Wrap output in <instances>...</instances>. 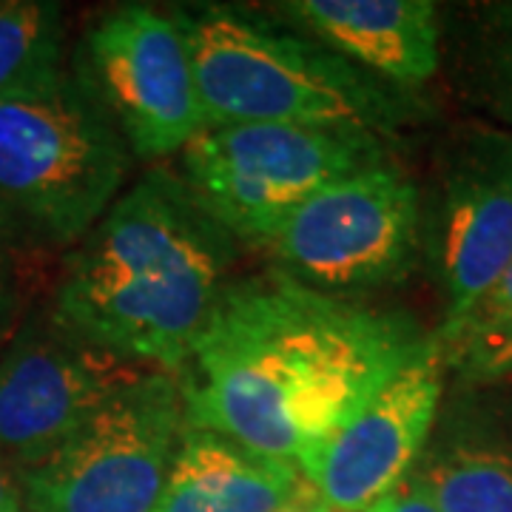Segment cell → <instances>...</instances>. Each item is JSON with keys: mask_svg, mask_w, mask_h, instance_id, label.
Returning <instances> with one entry per match:
<instances>
[{"mask_svg": "<svg viewBox=\"0 0 512 512\" xmlns=\"http://www.w3.org/2000/svg\"><path fill=\"white\" fill-rule=\"evenodd\" d=\"M131 165L80 69L0 97V205L35 248H74L126 191Z\"/></svg>", "mask_w": 512, "mask_h": 512, "instance_id": "obj_4", "label": "cell"}, {"mask_svg": "<svg viewBox=\"0 0 512 512\" xmlns=\"http://www.w3.org/2000/svg\"><path fill=\"white\" fill-rule=\"evenodd\" d=\"M410 476L441 512H512V379L444 390Z\"/></svg>", "mask_w": 512, "mask_h": 512, "instance_id": "obj_12", "label": "cell"}, {"mask_svg": "<svg viewBox=\"0 0 512 512\" xmlns=\"http://www.w3.org/2000/svg\"><path fill=\"white\" fill-rule=\"evenodd\" d=\"M276 512H330L328 507H325V501L316 495V490H313L311 484L305 481V487L299 490V493L293 495L291 501L285 504V507H279Z\"/></svg>", "mask_w": 512, "mask_h": 512, "instance_id": "obj_23", "label": "cell"}, {"mask_svg": "<svg viewBox=\"0 0 512 512\" xmlns=\"http://www.w3.org/2000/svg\"><path fill=\"white\" fill-rule=\"evenodd\" d=\"M507 316H512V262L507 265V271L495 279L493 288L484 293L476 305L458 319L453 328L436 330V336H439L441 342H447V339H456L461 333H470V330L484 328V325H493V322L507 319Z\"/></svg>", "mask_w": 512, "mask_h": 512, "instance_id": "obj_18", "label": "cell"}, {"mask_svg": "<svg viewBox=\"0 0 512 512\" xmlns=\"http://www.w3.org/2000/svg\"><path fill=\"white\" fill-rule=\"evenodd\" d=\"M185 430L177 376L146 370L29 467L26 512H157Z\"/></svg>", "mask_w": 512, "mask_h": 512, "instance_id": "obj_6", "label": "cell"}, {"mask_svg": "<svg viewBox=\"0 0 512 512\" xmlns=\"http://www.w3.org/2000/svg\"><path fill=\"white\" fill-rule=\"evenodd\" d=\"M427 339L407 313L325 296L274 268L231 279L177 373L185 427L305 476Z\"/></svg>", "mask_w": 512, "mask_h": 512, "instance_id": "obj_1", "label": "cell"}, {"mask_svg": "<svg viewBox=\"0 0 512 512\" xmlns=\"http://www.w3.org/2000/svg\"><path fill=\"white\" fill-rule=\"evenodd\" d=\"M237 245L177 171L151 168L69 251L49 308L117 359L177 376L234 279Z\"/></svg>", "mask_w": 512, "mask_h": 512, "instance_id": "obj_2", "label": "cell"}, {"mask_svg": "<svg viewBox=\"0 0 512 512\" xmlns=\"http://www.w3.org/2000/svg\"><path fill=\"white\" fill-rule=\"evenodd\" d=\"M146 370L77 336L49 305L29 308L0 356V461L18 473L49 456Z\"/></svg>", "mask_w": 512, "mask_h": 512, "instance_id": "obj_10", "label": "cell"}, {"mask_svg": "<svg viewBox=\"0 0 512 512\" xmlns=\"http://www.w3.org/2000/svg\"><path fill=\"white\" fill-rule=\"evenodd\" d=\"M421 251L456 325L512 262V131L464 128L441 157L421 202Z\"/></svg>", "mask_w": 512, "mask_h": 512, "instance_id": "obj_9", "label": "cell"}, {"mask_svg": "<svg viewBox=\"0 0 512 512\" xmlns=\"http://www.w3.org/2000/svg\"><path fill=\"white\" fill-rule=\"evenodd\" d=\"M441 350L447 382L490 384L512 379V316L447 339L441 342Z\"/></svg>", "mask_w": 512, "mask_h": 512, "instance_id": "obj_16", "label": "cell"}, {"mask_svg": "<svg viewBox=\"0 0 512 512\" xmlns=\"http://www.w3.org/2000/svg\"><path fill=\"white\" fill-rule=\"evenodd\" d=\"M447 390L436 333L330 439L305 478L330 512H365L416 467Z\"/></svg>", "mask_w": 512, "mask_h": 512, "instance_id": "obj_11", "label": "cell"}, {"mask_svg": "<svg viewBox=\"0 0 512 512\" xmlns=\"http://www.w3.org/2000/svg\"><path fill=\"white\" fill-rule=\"evenodd\" d=\"M174 470L191 478L217 512H276L308 481L288 461L194 427L183 430Z\"/></svg>", "mask_w": 512, "mask_h": 512, "instance_id": "obj_14", "label": "cell"}, {"mask_svg": "<svg viewBox=\"0 0 512 512\" xmlns=\"http://www.w3.org/2000/svg\"><path fill=\"white\" fill-rule=\"evenodd\" d=\"M194 63L202 120L350 128L396 143L413 92L373 77L288 20L239 3L171 6Z\"/></svg>", "mask_w": 512, "mask_h": 512, "instance_id": "obj_3", "label": "cell"}, {"mask_svg": "<svg viewBox=\"0 0 512 512\" xmlns=\"http://www.w3.org/2000/svg\"><path fill=\"white\" fill-rule=\"evenodd\" d=\"M274 9L299 32L402 92L439 72V6L430 0H285Z\"/></svg>", "mask_w": 512, "mask_h": 512, "instance_id": "obj_13", "label": "cell"}, {"mask_svg": "<svg viewBox=\"0 0 512 512\" xmlns=\"http://www.w3.org/2000/svg\"><path fill=\"white\" fill-rule=\"evenodd\" d=\"M311 291L359 299L404 282L421 254V194L393 160L350 174L299 205L262 248Z\"/></svg>", "mask_w": 512, "mask_h": 512, "instance_id": "obj_7", "label": "cell"}, {"mask_svg": "<svg viewBox=\"0 0 512 512\" xmlns=\"http://www.w3.org/2000/svg\"><path fill=\"white\" fill-rule=\"evenodd\" d=\"M365 512H441L436 507V501L427 495V490L421 487L413 476L402 478L393 490L382 495L373 507H367Z\"/></svg>", "mask_w": 512, "mask_h": 512, "instance_id": "obj_20", "label": "cell"}, {"mask_svg": "<svg viewBox=\"0 0 512 512\" xmlns=\"http://www.w3.org/2000/svg\"><path fill=\"white\" fill-rule=\"evenodd\" d=\"M23 501H20V487H18V476L12 467H6L0 461V512L3 510H20Z\"/></svg>", "mask_w": 512, "mask_h": 512, "instance_id": "obj_22", "label": "cell"}, {"mask_svg": "<svg viewBox=\"0 0 512 512\" xmlns=\"http://www.w3.org/2000/svg\"><path fill=\"white\" fill-rule=\"evenodd\" d=\"M481 63L490 97L512 92V3H490L478 9Z\"/></svg>", "mask_w": 512, "mask_h": 512, "instance_id": "obj_17", "label": "cell"}, {"mask_svg": "<svg viewBox=\"0 0 512 512\" xmlns=\"http://www.w3.org/2000/svg\"><path fill=\"white\" fill-rule=\"evenodd\" d=\"M66 20L49 0H0V97L66 69Z\"/></svg>", "mask_w": 512, "mask_h": 512, "instance_id": "obj_15", "label": "cell"}, {"mask_svg": "<svg viewBox=\"0 0 512 512\" xmlns=\"http://www.w3.org/2000/svg\"><path fill=\"white\" fill-rule=\"evenodd\" d=\"M23 248H35L29 234L3 205H0V256H15Z\"/></svg>", "mask_w": 512, "mask_h": 512, "instance_id": "obj_21", "label": "cell"}, {"mask_svg": "<svg viewBox=\"0 0 512 512\" xmlns=\"http://www.w3.org/2000/svg\"><path fill=\"white\" fill-rule=\"evenodd\" d=\"M3 512H26V510H23V507H20V510H3Z\"/></svg>", "mask_w": 512, "mask_h": 512, "instance_id": "obj_25", "label": "cell"}, {"mask_svg": "<svg viewBox=\"0 0 512 512\" xmlns=\"http://www.w3.org/2000/svg\"><path fill=\"white\" fill-rule=\"evenodd\" d=\"M12 262L15 256H0V356L6 353L12 336L18 333L20 322L29 311Z\"/></svg>", "mask_w": 512, "mask_h": 512, "instance_id": "obj_19", "label": "cell"}, {"mask_svg": "<svg viewBox=\"0 0 512 512\" xmlns=\"http://www.w3.org/2000/svg\"><path fill=\"white\" fill-rule=\"evenodd\" d=\"M490 109L504 120V123H510L512 126V92H504V94H495L490 97Z\"/></svg>", "mask_w": 512, "mask_h": 512, "instance_id": "obj_24", "label": "cell"}, {"mask_svg": "<svg viewBox=\"0 0 512 512\" xmlns=\"http://www.w3.org/2000/svg\"><path fill=\"white\" fill-rule=\"evenodd\" d=\"M393 160V140L350 128L228 123L180 151V180L239 245L265 248L322 188Z\"/></svg>", "mask_w": 512, "mask_h": 512, "instance_id": "obj_5", "label": "cell"}, {"mask_svg": "<svg viewBox=\"0 0 512 512\" xmlns=\"http://www.w3.org/2000/svg\"><path fill=\"white\" fill-rule=\"evenodd\" d=\"M134 160L180 154L202 128L194 63L171 9L123 3L86 32L77 66Z\"/></svg>", "mask_w": 512, "mask_h": 512, "instance_id": "obj_8", "label": "cell"}]
</instances>
